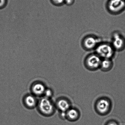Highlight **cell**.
I'll return each instance as SVG.
<instances>
[{"label":"cell","mask_w":125,"mask_h":125,"mask_svg":"<svg viewBox=\"0 0 125 125\" xmlns=\"http://www.w3.org/2000/svg\"><path fill=\"white\" fill-rule=\"evenodd\" d=\"M67 117L71 121H74L77 120L79 117V114L78 111L74 109H70L67 113Z\"/></svg>","instance_id":"cell-12"},{"label":"cell","mask_w":125,"mask_h":125,"mask_svg":"<svg viewBox=\"0 0 125 125\" xmlns=\"http://www.w3.org/2000/svg\"><path fill=\"white\" fill-rule=\"evenodd\" d=\"M108 12L114 15H118L125 9V0H109L106 6Z\"/></svg>","instance_id":"cell-2"},{"label":"cell","mask_w":125,"mask_h":125,"mask_svg":"<svg viewBox=\"0 0 125 125\" xmlns=\"http://www.w3.org/2000/svg\"><path fill=\"white\" fill-rule=\"evenodd\" d=\"M111 44L116 51H121L125 48V40L119 33L114 32L112 34Z\"/></svg>","instance_id":"cell-5"},{"label":"cell","mask_w":125,"mask_h":125,"mask_svg":"<svg viewBox=\"0 0 125 125\" xmlns=\"http://www.w3.org/2000/svg\"><path fill=\"white\" fill-rule=\"evenodd\" d=\"M101 42L100 39L93 35H89L84 37L82 40V47L85 51L95 50L97 46Z\"/></svg>","instance_id":"cell-3"},{"label":"cell","mask_w":125,"mask_h":125,"mask_svg":"<svg viewBox=\"0 0 125 125\" xmlns=\"http://www.w3.org/2000/svg\"><path fill=\"white\" fill-rule=\"evenodd\" d=\"M54 5L56 6H61L64 3L65 0H51Z\"/></svg>","instance_id":"cell-13"},{"label":"cell","mask_w":125,"mask_h":125,"mask_svg":"<svg viewBox=\"0 0 125 125\" xmlns=\"http://www.w3.org/2000/svg\"><path fill=\"white\" fill-rule=\"evenodd\" d=\"M57 107L62 112H64L70 109V105L69 102L64 99H62L57 102Z\"/></svg>","instance_id":"cell-9"},{"label":"cell","mask_w":125,"mask_h":125,"mask_svg":"<svg viewBox=\"0 0 125 125\" xmlns=\"http://www.w3.org/2000/svg\"><path fill=\"white\" fill-rule=\"evenodd\" d=\"M110 107V102L107 99H100L96 103V109L99 113L102 114H104L107 113L109 110Z\"/></svg>","instance_id":"cell-7"},{"label":"cell","mask_w":125,"mask_h":125,"mask_svg":"<svg viewBox=\"0 0 125 125\" xmlns=\"http://www.w3.org/2000/svg\"><path fill=\"white\" fill-rule=\"evenodd\" d=\"M39 107L41 112L44 114L50 115L53 113L54 107L48 98H43L39 102Z\"/></svg>","instance_id":"cell-6"},{"label":"cell","mask_w":125,"mask_h":125,"mask_svg":"<svg viewBox=\"0 0 125 125\" xmlns=\"http://www.w3.org/2000/svg\"><path fill=\"white\" fill-rule=\"evenodd\" d=\"M7 2V0H0V9L5 7Z\"/></svg>","instance_id":"cell-15"},{"label":"cell","mask_w":125,"mask_h":125,"mask_svg":"<svg viewBox=\"0 0 125 125\" xmlns=\"http://www.w3.org/2000/svg\"><path fill=\"white\" fill-rule=\"evenodd\" d=\"M113 66V62L112 59H105L102 60L100 68L103 71H108L111 69Z\"/></svg>","instance_id":"cell-10"},{"label":"cell","mask_w":125,"mask_h":125,"mask_svg":"<svg viewBox=\"0 0 125 125\" xmlns=\"http://www.w3.org/2000/svg\"><path fill=\"white\" fill-rule=\"evenodd\" d=\"M102 59L95 53H90L85 57L84 64L87 68L95 70L100 68Z\"/></svg>","instance_id":"cell-4"},{"label":"cell","mask_w":125,"mask_h":125,"mask_svg":"<svg viewBox=\"0 0 125 125\" xmlns=\"http://www.w3.org/2000/svg\"><path fill=\"white\" fill-rule=\"evenodd\" d=\"M95 51V53L102 59H112L116 52L111 43L102 42L97 46Z\"/></svg>","instance_id":"cell-1"},{"label":"cell","mask_w":125,"mask_h":125,"mask_svg":"<svg viewBox=\"0 0 125 125\" xmlns=\"http://www.w3.org/2000/svg\"><path fill=\"white\" fill-rule=\"evenodd\" d=\"M46 90L44 86L41 83H36L33 86L32 88L33 93L37 96H40L44 94Z\"/></svg>","instance_id":"cell-8"},{"label":"cell","mask_w":125,"mask_h":125,"mask_svg":"<svg viewBox=\"0 0 125 125\" xmlns=\"http://www.w3.org/2000/svg\"><path fill=\"white\" fill-rule=\"evenodd\" d=\"M46 97L48 98L51 97L52 95V92L51 89H46L45 92L44 94Z\"/></svg>","instance_id":"cell-14"},{"label":"cell","mask_w":125,"mask_h":125,"mask_svg":"<svg viewBox=\"0 0 125 125\" xmlns=\"http://www.w3.org/2000/svg\"><path fill=\"white\" fill-rule=\"evenodd\" d=\"M74 2V0H65L64 3L68 6L73 5Z\"/></svg>","instance_id":"cell-16"},{"label":"cell","mask_w":125,"mask_h":125,"mask_svg":"<svg viewBox=\"0 0 125 125\" xmlns=\"http://www.w3.org/2000/svg\"><path fill=\"white\" fill-rule=\"evenodd\" d=\"M106 125H118L117 122H111L107 124Z\"/></svg>","instance_id":"cell-17"},{"label":"cell","mask_w":125,"mask_h":125,"mask_svg":"<svg viewBox=\"0 0 125 125\" xmlns=\"http://www.w3.org/2000/svg\"><path fill=\"white\" fill-rule=\"evenodd\" d=\"M24 102L28 107L32 108L35 107L37 103L36 98L32 95H28L25 98Z\"/></svg>","instance_id":"cell-11"}]
</instances>
